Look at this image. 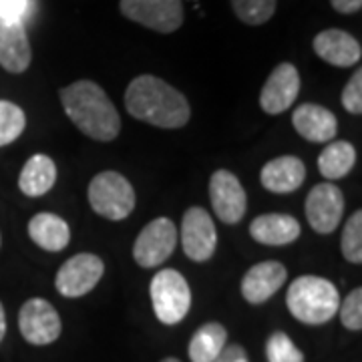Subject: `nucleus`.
<instances>
[{
	"mask_svg": "<svg viewBox=\"0 0 362 362\" xmlns=\"http://www.w3.org/2000/svg\"><path fill=\"white\" fill-rule=\"evenodd\" d=\"M125 107L131 117L161 129H180L192 117L187 99L153 75H139L131 81L125 90Z\"/></svg>",
	"mask_w": 362,
	"mask_h": 362,
	"instance_id": "f257e3e1",
	"label": "nucleus"
},
{
	"mask_svg": "<svg viewBox=\"0 0 362 362\" xmlns=\"http://www.w3.org/2000/svg\"><path fill=\"white\" fill-rule=\"evenodd\" d=\"M66 117L81 133L95 141L109 143L121 131V117L115 105L97 83L81 78L59 93Z\"/></svg>",
	"mask_w": 362,
	"mask_h": 362,
	"instance_id": "f03ea898",
	"label": "nucleus"
},
{
	"mask_svg": "<svg viewBox=\"0 0 362 362\" xmlns=\"http://www.w3.org/2000/svg\"><path fill=\"white\" fill-rule=\"evenodd\" d=\"M286 304L298 322L318 326L330 322L337 316L340 308V294L337 286L326 278L300 276L288 288Z\"/></svg>",
	"mask_w": 362,
	"mask_h": 362,
	"instance_id": "7ed1b4c3",
	"label": "nucleus"
},
{
	"mask_svg": "<svg viewBox=\"0 0 362 362\" xmlns=\"http://www.w3.org/2000/svg\"><path fill=\"white\" fill-rule=\"evenodd\" d=\"M89 204L93 211L105 220H125L135 207L133 185L117 171H101L89 183Z\"/></svg>",
	"mask_w": 362,
	"mask_h": 362,
	"instance_id": "20e7f679",
	"label": "nucleus"
},
{
	"mask_svg": "<svg viewBox=\"0 0 362 362\" xmlns=\"http://www.w3.org/2000/svg\"><path fill=\"white\" fill-rule=\"evenodd\" d=\"M156 316L168 326L181 322L192 308V290L177 270L157 272L149 286Z\"/></svg>",
	"mask_w": 362,
	"mask_h": 362,
	"instance_id": "39448f33",
	"label": "nucleus"
},
{
	"mask_svg": "<svg viewBox=\"0 0 362 362\" xmlns=\"http://www.w3.org/2000/svg\"><path fill=\"white\" fill-rule=\"evenodd\" d=\"M119 8L125 18L161 35L175 33L183 25L181 0H121Z\"/></svg>",
	"mask_w": 362,
	"mask_h": 362,
	"instance_id": "423d86ee",
	"label": "nucleus"
},
{
	"mask_svg": "<svg viewBox=\"0 0 362 362\" xmlns=\"http://www.w3.org/2000/svg\"><path fill=\"white\" fill-rule=\"evenodd\" d=\"M177 246V228L169 218H157L143 228L135 246L133 258L141 268H157L161 266Z\"/></svg>",
	"mask_w": 362,
	"mask_h": 362,
	"instance_id": "0eeeda50",
	"label": "nucleus"
},
{
	"mask_svg": "<svg viewBox=\"0 0 362 362\" xmlns=\"http://www.w3.org/2000/svg\"><path fill=\"white\" fill-rule=\"evenodd\" d=\"M18 328L28 344L47 346L61 337L63 324L61 316L49 300L30 298L26 300L18 314Z\"/></svg>",
	"mask_w": 362,
	"mask_h": 362,
	"instance_id": "6e6552de",
	"label": "nucleus"
},
{
	"mask_svg": "<svg viewBox=\"0 0 362 362\" xmlns=\"http://www.w3.org/2000/svg\"><path fill=\"white\" fill-rule=\"evenodd\" d=\"M103 259L95 254H77L69 258L57 272L54 286L65 298H81L89 294L103 278Z\"/></svg>",
	"mask_w": 362,
	"mask_h": 362,
	"instance_id": "1a4fd4ad",
	"label": "nucleus"
},
{
	"mask_svg": "<svg viewBox=\"0 0 362 362\" xmlns=\"http://www.w3.org/2000/svg\"><path fill=\"white\" fill-rule=\"evenodd\" d=\"M181 246L185 256L194 262H207L218 246V232L214 220L204 207H189L181 220Z\"/></svg>",
	"mask_w": 362,
	"mask_h": 362,
	"instance_id": "9d476101",
	"label": "nucleus"
},
{
	"mask_svg": "<svg viewBox=\"0 0 362 362\" xmlns=\"http://www.w3.org/2000/svg\"><path fill=\"white\" fill-rule=\"evenodd\" d=\"M209 199H211V207L216 216L228 226H235L246 216V189L228 169L214 171L209 180Z\"/></svg>",
	"mask_w": 362,
	"mask_h": 362,
	"instance_id": "9b49d317",
	"label": "nucleus"
},
{
	"mask_svg": "<svg viewBox=\"0 0 362 362\" xmlns=\"http://www.w3.org/2000/svg\"><path fill=\"white\" fill-rule=\"evenodd\" d=\"M306 220L316 233H332L344 211V195L332 183H318L306 197Z\"/></svg>",
	"mask_w": 362,
	"mask_h": 362,
	"instance_id": "f8f14e48",
	"label": "nucleus"
},
{
	"mask_svg": "<svg viewBox=\"0 0 362 362\" xmlns=\"http://www.w3.org/2000/svg\"><path fill=\"white\" fill-rule=\"evenodd\" d=\"M300 93V73L292 63H280L270 73L259 93V107L268 115H280L288 111Z\"/></svg>",
	"mask_w": 362,
	"mask_h": 362,
	"instance_id": "ddd939ff",
	"label": "nucleus"
},
{
	"mask_svg": "<svg viewBox=\"0 0 362 362\" xmlns=\"http://www.w3.org/2000/svg\"><path fill=\"white\" fill-rule=\"evenodd\" d=\"M288 278V270L284 264L268 259V262H259L256 266H252L246 272L244 280H242V296L247 304H264L266 300H270Z\"/></svg>",
	"mask_w": 362,
	"mask_h": 362,
	"instance_id": "4468645a",
	"label": "nucleus"
},
{
	"mask_svg": "<svg viewBox=\"0 0 362 362\" xmlns=\"http://www.w3.org/2000/svg\"><path fill=\"white\" fill-rule=\"evenodd\" d=\"M30 42L23 21L0 16V66L8 73L21 75L30 65Z\"/></svg>",
	"mask_w": 362,
	"mask_h": 362,
	"instance_id": "2eb2a0df",
	"label": "nucleus"
},
{
	"mask_svg": "<svg viewBox=\"0 0 362 362\" xmlns=\"http://www.w3.org/2000/svg\"><path fill=\"white\" fill-rule=\"evenodd\" d=\"M314 52L328 65L340 69L354 66L362 57L361 42L340 28H328L318 33L314 39Z\"/></svg>",
	"mask_w": 362,
	"mask_h": 362,
	"instance_id": "dca6fc26",
	"label": "nucleus"
},
{
	"mask_svg": "<svg viewBox=\"0 0 362 362\" xmlns=\"http://www.w3.org/2000/svg\"><path fill=\"white\" fill-rule=\"evenodd\" d=\"M292 125L300 137L310 143H328L337 137L338 119L332 111L316 103H304L292 115Z\"/></svg>",
	"mask_w": 362,
	"mask_h": 362,
	"instance_id": "f3484780",
	"label": "nucleus"
},
{
	"mask_svg": "<svg viewBox=\"0 0 362 362\" xmlns=\"http://www.w3.org/2000/svg\"><path fill=\"white\" fill-rule=\"evenodd\" d=\"M306 165L294 156H282L268 161L259 171L262 185L272 194H292L304 183Z\"/></svg>",
	"mask_w": 362,
	"mask_h": 362,
	"instance_id": "a211bd4d",
	"label": "nucleus"
},
{
	"mask_svg": "<svg viewBox=\"0 0 362 362\" xmlns=\"http://www.w3.org/2000/svg\"><path fill=\"white\" fill-rule=\"evenodd\" d=\"M300 223L288 214H264L250 223V235L264 246H288L300 238Z\"/></svg>",
	"mask_w": 362,
	"mask_h": 362,
	"instance_id": "6ab92c4d",
	"label": "nucleus"
},
{
	"mask_svg": "<svg viewBox=\"0 0 362 362\" xmlns=\"http://www.w3.org/2000/svg\"><path fill=\"white\" fill-rule=\"evenodd\" d=\"M28 235L30 240L47 252H61L71 242V230L61 216L57 214H37L28 221Z\"/></svg>",
	"mask_w": 362,
	"mask_h": 362,
	"instance_id": "aec40b11",
	"label": "nucleus"
},
{
	"mask_svg": "<svg viewBox=\"0 0 362 362\" xmlns=\"http://www.w3.org/2000/svg\"><path fill=\"white\" fill-rule=\"evenodd\" d=\"M57 181V165L49 156L37 153L25 163L18 177L21 192L28 197H40L51 192Z\"/></svg>",
	"mask_w": 362,
	"mask_h": 362,
	"instance_id": "412c9836",
	"label": "nucleus"
},
{
	"mask_svg": "<svg viewBox=\"0 0 362 362\" xmlns=\"http://www.w3.org/2000/svg\"><path fill=\"white\" fill-rule=\"evenodd\" d=\"M228 330L220 322H207L195 330L189 340V361L192 362H214L226 349Z\"/></svg>",
	"mask_w": 362,
	"mask_h": 362,
	"instance_id": "4be33fe9",
	"label": "nucleus"
},
{
	"mask_svg": "<svg viewBox=\"0 0 362 362\" xmlns=\"http://www.w3.org/2000/svg\"><path fill=\"white\" fill-rule=\"evenodd\" d=\"M356 163V149L350 141L328 143L318 157V169L326 180L334 181L346 177Z\"/></svg>",
	"mask_w": 362,
	"mask_h": 362,
	"instance_id": "5701e85b",
	"label": "nucleus"
},
{
	"mask_svg": "<svg viewBox=\"0 0 362 362\" xmlns=\"http://www.w3.org/2000/svg\"><path fill=\"white\" fill-rule=\"evenodd\" d=\"M26 127L25 111L18 105L0 99V147L16 141Z\"/></svg>",
	"mask_w": 362,
	"mask_h": 362,
	"instance_id": "b1692460",
	"label": "nucleus"
},
{
	"mask_svg": "<svg viewBox=\"0 0 362 362\" xmlns=\"http://www.w3.org/2000/svg\"><path fill=\"white\" fill-rule=\"evenodd\" d=\"M278 0H232L235 16L250 26L268 23L276 13Z\"/></svg>",
	"mask_w": 362,
	"mask_h": 362,
	"instance_id": "393cba45",
	"label": "nucleus"
},
{
	"mask_svg": "<svg viewBox=\"0 0 362 362\" xmlns=\"http://www.w3.org/2000/svg\"><path fill=\"white\" fill-rule=\"evenodd\" d=\"M340 250L342 256L350 264H361L362 262V211H354L344 223L342 238H340Z\"/></svg>",
	"mask_w": 362,
	"mask_h": 362,
	"instance_id": "a878e982",
	"label": "nucleus"
},
{
	"mask_svg": "<svg viewBox=\"0 0 362 362\" xmlns=\"http://www.w3.org/2000/svg\"><path fill=\"white\" fill-rule=\"evenodd\" d=\"M268 362H304V354L284 332H274L266 342Z\"/></svg>",
	"mask_w": 362,
	"mask_h": 362,
	"instance_id": "bb28decb",
	"label": "nucleus"
},
{
	"mask_svg": "<svg viewBox=\"0 0 362 362\" xmlns=\"http://www.w3.org/2000/svg\"><path fill=\"white\" fill-rule=\"evenodd\" d=\"M340 320L344 324V328L349 330H361L362 328V290L354 288L349 296L344 298V302L340 304Z\"/></svg>",
	"mask_w": 362,
	"mask_h": 362,
	"instance_id": "cd10ccee",
	"label": "nucleus"
},
{
	"mask_svg": "<svg viewBox=\"0 0 362 362\" xmlns=\"http://www.w3.org/2000/svg\"><path fill=\"white\" fill-rule=\"evenodd\" d=\"M342 105L344 109L352 115H361L362 113V71L356 69L354 75L350 77L346 87L342 90Z\"/></svg>",
	"mask_w": 362,
	"mask_h": 362,
	"instance_id": "c85d7f7f",
	"label": "nucleus"
},
{
	"mask_svg": "<svg viewBox=\"0 0 362 362\" xmlns=\"http://www.w3.org/2000/svg\"><path fill=\"white\" fill-rule=\"evenodd\" d=\"M28 2L26 0H0V16L11 21H23Z\"/></svg>",
	"mask_w": 362,
	"mask_h": 362,
	"instance_id": "c756f323",
	"label": "nucleus"
},
{
	"mask_svg": "<svg viewBox=\"0 0 362 362\" xmlns=\"http://www.w3.org/2000/svg\"><path fill=\"white\" fill-rule=\"evenodd\" d=\"M332 8L342 14L358 13L362 8V0H330Z\"/></svg>",
	"mask_w": 362,
	"mask_h": 362,
	"instance_id": "7c9ffc66",
	"label": "nucleus"
},
{
	"mask_svg": "<svg viewBox=\"0 0 362 362\" xmlns=\"http://www.w3.org/2000/svg\"><path fill=\"white\" fill-rule=\"evenodd\" d=\"M242 356H246V350L242 349L240 344H230V346L221 350V354L214 362H235Z\"/></svg>",
	"mask_w": 362,
	"mask_h": 362,
	"instance_id": "2f4dec72",
	"label": "nucleus"
},
{
	"mask_svg": "<svg viewBox=\"0 0 362 362\" xmlns=\"http://www.w3.org/2000/svg\"><path fill=\"white\" fill-rule=\"evenodd\" d=\"M4 334H6V314H4V306L0 302V342H2Z\"/></svg>",
	"mask_w": 362,
	"mask_h": 362,
	"instance_id": "473e14b6",
	"label": "nucleus"
},
{
	"mask_svg": "<svg viewBox=\"0 0 362 362\" xmlns=\"http://www.w3.org/2000/svg\"><path fill=\"white\" fill-rule=\"evenodd\" d=\"M161 362H181V361H177V358H173V356H169V358H163V361Z\"/></svg>",
	"mask_w": 362,
	"mask_h": 362,
	"instance_id": "72a5a7b5",
	"label": "nucleus"
},
{
	"mask_svg": "<svg viewBox=\"0 0 362 362\" xmlns=\"http://www.w3.org/2000/svg\"><path fill=\"white\" fill-rule=\"evenodd\" d=\"M235 362H250V361H247V356H242V358H238Z\"/></svg>",
	"mask_w": 362,
	"mask_h": 362,
	"instance_id": "f704fd0d",
	"label": "nucleus"
}]
</instances>
